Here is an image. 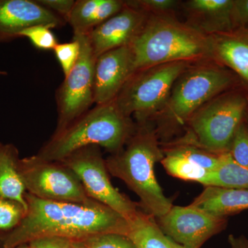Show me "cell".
<instances>
[{"mask_svg": "<svg viewBox=\"0 0 248 248\" xmlns=\"http://www.w3.org/2000/svg\"><path fill=\"white\" fill-rule=\"evenodd\" d=\"M25 198V216L14 230L0 234V248H15L46 236L73 241L104 233L128 234V221L95 201L56 202L42 200L28 192Z\"/></svg>", "mask_w": 248, "mask_h": 248, "instance_id": "obj_1", "label": "cell"}, {"mask_svg": "<svg viewBox=\"0 0 248 248\" xmlns=\"http://www.w3.org/2000/svg\"><path fill=\"white\" fill-rule=\"evenodd\" d=\"M163 158L155 129L146 123L139 124L124 148L106 159L109 174L123 181L138 196L140 206L155 218L164 216L173 206L155 176V164Z\"/></svg>", "mask_w": 248, "mask_h": 248, "instance_id": "obj_2", "label": "cell"}, {"mask_svg": "<svg viewBox=\"0 0 248 248\" xmlns=\"http://www.w3.org/2000/svg\"><path fill=\"white\" fill-rule=\"evenodd\" d=\"M130 46L135 72L170 62L213 60L209 36L178 20L173 14L149 15Z\"/></svg>", "mask_w": 248, "mask_h": 248, "instance_id": "obj_3", "label": "cell"}, {"mask_svg": "<svg viewBox=\"0 0 248 248\" xmlns=\"http://www.w3.org/2000/svg\"><path fill=\"white\" fill-rule=\"evenodd\" d=\"M136 126L124 115L115 99L97 104L61 133L53 135L37 155L50 161H62L88 146L103 147L112 155L120 152Z\"/></svg>", "mask_w": 248, "mask_h": 248, "instance_id": "obj_4", "label": "cell"}, {"mask_svg": "<svg viewBox=\"0 0 248 248\" xmlns=\"http://www.w3.org/2000/svg\"><path fill=\"white\" fill-rule=\"evenodd\" d=\"M234 82L231 71L213 60L191 64L176 80L166 105L156 116L157 137L184 126L196 111Z\"/></svg>", "mask_w": 248, "mask_h": 248, "instance_id": "obj_5", "label": "cell"}, {"mask_svg": "<svg viewBox=\"0 0 248 248\" xmlns=\"http://www.w3.org/2000/svg\"><path fill=\"white\" fill-rule=\"evenodd\" d=\"M192 63L170 62L135 72L115 99L117 107L139 124L147 123L164 108L176 80Z\"/></svg>", "mask_w": 248, "mask_h": 248, "instance_id": "obj_6", "label": "cell"}, {"mask_svg": "<svg viewBox=\"0 0 248 248\" xmlns=\"http://www.w3.org/2000/svg\"><path fill=\"white\" fill-rule=\"evenodd\" d=\"M248 99L239 92L224 93L204 104L187 122V133L208 151L229 152L234 134L243 122Z\"/></svg>", "mask_w": 248, "mask_h": 248, "instance_id": "obj_7", "label": "cell"}, {"mask_svg": "<svg viewBox=\"0 0 248 248\" xmlns=\"http://www.w3.org/2000/svg\"><path fill=\"white\" fill-rule=\"evenodd\" d=\"M19 171L28 193L37 198L72 203L91 200L76 173L60 161L36 155L20 159Z\"/></svg>", "mask_w": 248, "mask_h": 248, "instance_id": "obj_8", "label": "cell"}, {"mask_svg": "<svg viewBox=\"0 0 248 248\" xmlns=\"http://www.w3.org/2000/svg\"><path fill=\"white\" fill-rule=\"evenodd\" d=\"M60 162L76 173L91 200L115 210L128 221L140 213L138 204L112 185L99 147L81 148Z\"/></svg>", "mask_w": 248, "mask_h": 248, "instance_id": "obj_9", "label": "cell"}, {"mask_svg": "<svg viewBox=\"0 0 248 248\" xmlns=\"http://www.w3.org/2000/svg\"><path fill=\"white\" fill-rule=\"evenodd\" d=\"M79 41L80 55L76 66L57 90L58 123L53 135L63 131L91 109L94 102V67L96 58L87 35H74Z\"/></svg>", "mask_w": 248, "mask_h": 248, "instance_id": "obj_10", "label": "cell"}, {"mask_svg": "<svg viewBox=\"0 0 248 248\" xmlns=\"http://www.w3.org/2000/svg\"><path fill=\"white\" fill-rule=\"evenodd\" d=\"M155 221L166 236L185 248H202L227 226L226 218L213 216L191 205H173Z\"/></svg>", "mask_w": 248, "mask_h": 248, "instance_id": "obj_11", "label": "cell"}, {"mask_svg": "<svg viewBox=\"0 0 248 248\" xmlns=\"http://www.w3.org/2000/svg\"><path fill=\"white\" fill-rule=\"evenodd\" d=\"M161 148L164 158L161 163L170 175L201 184L221 166L227 153L218 154L208 151L197 144L188 135L179 141L166 143Z\"/></svg>", "mask_w": 248, "mask_h": 248, "instance_id": "obj_12", "label": "cell"}, {"mask_svg": "<svg viewBox=\"0 0 248 248\" xmlns=\"http://www.w3.org/2000/svg\"><path fill=\"white\" fill-rule=\"evenodd\" d=\"M135 72L130 46L112 49L96 58L94 67V102L114 100Z\"/></svg>", "mask_w": 248, "mask_h": 248, "instance_id": "obj_13", "label": "cell"}, {"mask_svg": "<svg viewBox=\"0 0 248 248\" xmlns=\"http://www.w3.org/2000/svg\"><path fill=\"white\" fill-rule=\"evenodd\" d=\"M148 16L125 1L122 11L87 35L95 58L112 49L131 45L143 29Z\"/></svg>", "mask_w": 248, "mask_h": 248, "instance_id": "obj_14", "label": "cell"}, {"mask_svg": "<svg viewBox=\"0 0 248 248\" xmlns=\"http://www.w3.org/2000/svg\"><path fill=\"white\" fill-rule=\"evenodd\" d=\"M66 24V21L35 0H0V42L16 40L19 32L33 26L55 29Z\"/></svg>", "mask_w": 248, "mask_h": 248, "instance_id": "obj_15", "label": "cell"}, {"mask_svg": "<svg viewBox=\"0 0 248 248\" xmlns=\"http://www.w3.org/2000/svg\"><path fill=\"white\" fill-rule=\"evenodd\" d=\"M208 36L212 60L231 68L248 86V29H234Z\"/></svg>", "mask_w": 248, "mask_h": 248, "instance_id": "obj_16", "label": "cell"}, {"mask_svg": "<svg viewBox=\"0 0 248 248\" xmlns=\"http://www.w3.org/2000/svg\"><path fill=\"white\" fill-rule=\"evenodd\" d=\"M233 0H190L184 4L186 24L204 35L232 30L231 10Z\"/></svg>", "mask_w": 248, "mask_h": 248, "instance_id": "obj_17", "label": "cell"}, {"mask_svg": "<svg viewBox=\"0 0 248 248\" xmlns=\"http://www.w3.org/2000/svg\"><path fill=\"white\" fill-rule=\"evenodd\" d=\"M190 205L213 216L226 218L248 210V190L205 186Z\"/></svg>", "mask_w": 248, "mask_h": 248, "instance_id": "obj_18", "label": "cell"}, {"mask_svg": "<svg viewBox=\"0 0 248 248\" xmlns=\"http://www.w3.org/2000/svg\"><path fill=\"white\" fill-rule=\"evenodd\" d=\"M124 6L125 1L122 0H78L67 24L74 35H87Z\"/></svg>", "mask_w": 248, "mask_h": 248, "instance_id": "obj_19", "label": "cell"}, {"mask_svg": "<svg viewBox=\"0 0 248 248\" xmlns=\"http://www.w3.org/2000/svg\"><path fill=\"white\" fill-rule=\"evenodd\" d=\"M19 160L16 146L0 142V197L17 202L27 210V190L19 171Z\"/></svg>", "mask_w": 248, "mask_h": 248, "instance_id": "obj_20", "label": "cell"}, {"mask_svg": "<svg viewBox=\"0 0 248 248\" xmlns=\"http://www.w3.org/2000/svg\"><path fill=\"white\" fill-rule=\"evenodd\" d=\"M128 225L127 236L136 248H185L166 236L148 214L140 212Z\"/></svg>", "mask_w": 248, "mask_h": 248, "instance_id": "obj_21", "label": "cell"}, {"mask_svg": "<svg viewBox=\"0 0 248 248\" xmlns=\"http://www.w3.org/2000/svg\"><path fill=\"white\" fill-rule=\"evenodd\" d=\"M202 184L248 190V169L236 164L228 152L221 166L208 174Z\"/></svg>", "mask_w": 248, "mask_h": 248, "instance_id": "obj_22", "label": "cell"}, {"mask_svg": "<svg viewBox=\"0 0 248 248\" xmlns=\"http://www.w3.org/2000/svg\"><path fill=\"white\" fill-rule=\"evenodd\" d=\"M71 248H136L126 235L104 233L72 241Z\"/></svg>", "mask_w": 248, "mask_h": 248, "instance_id": "obj_23", "label": "cell"}, {"mask_svg": "<svg viewBox=\"0 0 248 248\" xmlns=\"http://www.w3.org/2000/svg\"><path fill=\"white\" fill-rule=\"evenodd\" d=\"M27 209L17 202L0 197V231L9 232L19 224Z\"/></svg>", "mask_w": 248, "mask_h": 248, "instance_id": "obj_24", "label": "cell"}, {"mask_svg": "<svg viewBox=\"0 0 248 248\" xmlns=\"http://www.w3.org/2000/svg\"><path fill=\"white\" fill-rule=\"evenodd\" d=\"M51 29L48 26H33L19 32V37H27L36 48L53 50L59 43L56 36Z\"/></svg>", "mask_w": 248, "mask_h": 248, "instance_id": "obj_25", "label": "cell"}, {"mask_svg": "<svg viewBox=\"0 0 248 248\" xmlns=\"http://www.w3.org/2000/svg\"><path fill=\"white\" fill-rule=\"evenodd\" d=\"M55 57L63 71L64 77L68 76L77 62L80 55V44L75 37L73 40L66 43L58 44L53 50Z\"/></svg>", "mask_w": 248, "mask_h": 248, "instance_id": "obj_26", "label": "cell"}, {"mask_svg": "<svg viewBox=\"0 0 248 248\" xmlns=\"http://www.w3.org/2000/svg\"><path fill=\"white\" fill-rule=\"evenodd\" d=\"M229 153L236 164L248 169V126L244 122L234 134Z\"/></svg>", "mask_w": 248, "mask_h": 248, "instance_id": "obj_27", "label": "cell"}, {"mask_svg": "<svg viewBox=\"0 0 248 248\" xmlns=\"http://www.w3.org/2000/svg\"><path fill=\"white\" fill-rule=\"evenodd\" d=\"M129 4L148 15L173 14L181 1L176 0H133Z\"/></svg>", "mask_w": 248, "mask_h": 248, "instance_id": "obj_28", "label": "cell"}, {"mask_svg": "<svg viewBox=\"0 0 248 248\" xmlns=\"http://www.w3.org/2000/svg\"><path fill=\"white\" fill-rule=\"evenodd\" d=\"M41 6L56 14L63 20L68 21L76 1L74 0H35Z\"/></svg>", "mask_w": 248, "mask_h": 248, "instance_id": "obj_29", "label": "cell"}, {"mask_svg": "<svg viewBox=\"0 0 248 248\" xmlns=\"http://www.w3.org/2000/svg\"><path fill=\"white\" fill-rule=\"evenodd\" d=\"M231 22L232 30L248 27V0H233Z\"/></svg>", "mask_w": 248, "mask_h": 248, "instance_id": "obj_30", "label": "cell"}, {"mask_svg": "<svg viewBox=\"0 0 248 248\" xmlns=\"http://www.w3.org/2000/svg\"><path fill=\"white\" fill-rule=\"evenodd\" d=\"M72 241L59 236H46L32 240L29 242V248H71Z\"/></svg>", "mask_w": 248, "mask_h": 248, "instance_id": "obj_31", "label": "cell"}, {"mask_svg": "<svg viewBox=\"0 0 248 248\" xmlns=\"http://www.w3.org/2000/svg\"><path fill=\"white\" fill-rule=\"evenodd\" d=\"M228 243L231 248H248V239L244 235L236 236L230 234L228 236Z\"/></svg>", "mask_w": 248, "mask_h": 248, "instance_id": "obj_32", "label": "cell"}, {"mask_svg": "<svg viewBox=\"0 0 248 248\" xmlns=\"http://www.w3.org/2000/svg\"><path fill=\"white\" fill-rule=\"evenodd\" d=\"M15 248H29V244L22 245V246H17Z\"/></svg>", "mask_w": 248, "mask_h": 248, "instance_id": "obj_33", "label": "cell"}, {"mask_svg": "<svg viewBox=\"0 0 248 248\" xmlns=\"http://www.w3.org/2000/svg\"><path fill=\"white\" fill-rule=\"evenodd\" d=\"M7 73L5 71H0V76H6Z\"/></svg>", "mask_w": 248, "mask_h": 248, "instance_id": "obj_34", "label": "cell"}, {"mask_svg": "<svg viewBox=\"0 0 248 248\" xmlns=\"http://www.w3.org/2000/svg\"><path fill=\"white\" fill-rule=\"evenodd\" d=\"M246 29H248V27H246Z\"/></svg>", "mask_w": 248, "mask_h": 248, "instance_id": "obj_35", "label": "cell"}]
</instances>
